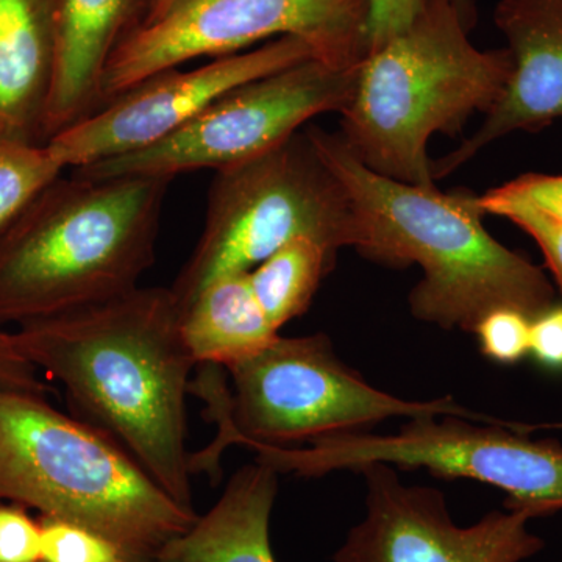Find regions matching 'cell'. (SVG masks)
<instances>
[{
    "instance_id": "cell-24",
    "label": "cell",
    "mask_w": 562,
    "mask_h": 562,
    "mask_svg": "<svg viewBox=\"0 0 562 562\" xmlns=\"http://www.w3.org/2000/svg\"><path fill=\"white\" fill-rule=\"evenodd\" d=\"M368 54L412 27L427 0H366ZM366 54V55H368Z\"/></svg>"
},
{
    "instance_id": "cell-5",
    "label": "cell",
    "mask_w": 562,
    "mask_h": 562,
    "mask_svg": "<svg viewBox=\"0 0 562 562\" xmlns=\"http://www.w3.org/2000/svg\"><path fill=\"white\" fill-rule=\"evenodd\" d=\"M0 502L101 532L144 562L199 514L169 497L131 454L47 397L0 391Z\"/></svg>"
},
{
    "instance_id": "cell-9",
    "label": "cell",
    "mask_w": 562,
    "mask_h": 562,
    "mask_svg": "<svg viewBox=\"0 0 562 562\" xmlns=\"http://www.w3.org/2000/svg\"><path fill=\"white\" fill-rule=\"evenodd\" d=\"M366 0H179L117 47L103 77L105 105L140 81L202 57H227L297 36L317 58L350 69L368 54Z\"/></svg>"
},
{
    "instance_id": "cell-7",
    "label": "cell",
    "mask_w": 562,
    "mask_h": 562,
    "mask_svg": "<svg viewBox=\"0 0 562 562\" xmlns=\"http://www.w3.org/2000/svg\"><path fill=\"white\" fill-rule=\"evenodd\" d=\"M357 247L349 194L305 128L249 160L216 171L201 239L173 281L180 312L211 281L247 273L292 239Z\"/></svg>"
},
{
    "instance_id": "cell-17",
    "label": "cell",
    "mask_w": 562,
    "mask_h": 562,
    "mask_svg": "<svg viewBox=\"0 0 562 562\" xmlns=\"http://www.w3.org/2000/svg\"><path fill=\"white\" fill-rule=\"evenodd\" d=\"M180 328L195 366L228 368L279 336L255 299L247 273L211 281L180 312Z\"/></svg>"
},
{
    "instance_id": "cell-26",
    "label": "cell",
    "mask_w": 562,
    "mask_h": 562,
    "mask_svg": "<svg viewBox=\"0 0 562 562\" xmlns=\"http://www.w3.org/2000/svg\"><path fill=\"white\" fill-rule=\"evenodd\" d=\"M497 190L512 198L522 199L562 221V176L524 173Z\"/></svg>"
},
{
    "instance_id": "cell-3",
    "label": "cell",
    "mask_w": 562,
    "mask_h": 562,
    "mask_svg": "<svg viewBox=\"0 0 562 562\" xmlns=\"http://www.w3.org/2000/svg\"><path fill=\"white\" fill-rule=\"evenodd\" d=\"M172 179L58 177L0 238V327L113 301L154 265Z\"/></svg>"
},
{
    "instance_id": "cell-20",
    "label": "cell",
    "mask_w": 562,
    "mask_h": 562,
    "mask_svg": "<svg viewBox=\"0 0 562 562\" xmlns=\"http://www.w3.org/2000/svg\"><path fill=\"white\" fill-rule=\"evenodd\" d=\"M480 205L484 214L505 217L535 239L562 291V221L522 199L503 194L497 188L480 195Z\"/></svg>"
},
{
    "instance_id": "cell-10",
    "label": "cell",
    "mask_w": 562,
    "mask_h": 562,
    "mask_svg": "<svg viewBox=\"0 0 562 562\" xmlns=\"http://www.w3.org/2000/svg\"><path fill=\"white\" fill-rule=\"evenodd\" d=\"M358 68L306 60L225 92L195 120L124 157L72 169L88 179L165 177L238 165L301 132L324 113H342L357 87Z\"/></svg>"
},
{
    "instance_id": "cell-19",
    "label": "cell",
    "mask_w": 562,
    "mask_h": 562,
    "mask_svg": "<svg viewBox=\"0 0 562 562\" xmlns=\"http://www.w3.org/2000/svg\"><path fill=\"white\" fill-rule=\"evenodd\" d=\"M65 171L47 144L0 138V238Z\"/></svg>"
},
{
    "instance_id": "cell-27",
    "label": "cell",
    "mask_w": 562,
    "mask_h": 562,
    "mask_svg": "<svg viewBox=\"0 0 562 562\" xmlns=\"http://www.w3.org/2000/svg\"><path fill=\"white\" fill-rule=\"evenodd\" d=\"M530 351L550 369H562V305H552L531 319Z\"/></svg>"
},
{
    "instance_id": "cell-6",
    "label": "cell",
    "mask_w": 562,
    "mask_h": 562,
    "mask_svg": "<svg viewBox=\"0 0 562 562\" xmlns=\"http://www.w3.org/2000/svg\"><path fill=\"white\" fill-rule=\"evenodd\" d=\"M190 394L205 402L216 438L190 454L191 473L217 476L222 453L254 443L292 447L327 436L362 432L391 417L457 416L492 424L452 397L409 402L366 383L333 350L327 335L276 339L258 353L228 366H199Z\"/></svg>"
},
{
    "instance_id": "cell-28",
    "label": "cell",
    "mask_w": 562,
    "mask_h": 562,
    "mask_svg": "<svg viewBox=\"0 0 562 562\" xmlns=\"http://www.w3.org/2000/svg\"><path fill=\"white\" fill-rule=\"evenodd\" d=\"M450 2L453 3L454 9L460 11L465 27H468L469 31H472V27L476 22L475 0H450Z\"/></svg>"
},
{
    "instance_id": "cell-30",
    "label": "cell",
    "mask_w": 562,
    "mask_h": 562,
    "mask_svg": "<svg viewBox=\"0 0 562 562\" xmlns=\"http://www.w3.org/2000/svg\"><path fill=\"white\" fill-rule=\"evenodd\" d=\"M562 428V425H543L542 428Z\"/></svg>"
},
{
    "instance_id": "cell-22",
    "label": "cell",
    "mask_w": 562,
    "mask_h": 562,
    "mask_svg": "<svg viewBox=\"0 0 562 562\" xmlns=\"http://www.w3.org/2000/svg\"><path fill=\"white\" fill-rule=\"evenodd\" d=\"M480 347L492 361L513 364L530 351L531 319L517 310H495L476 327Z\"/></svg>"
},
{
    "instance_id": "cell-11",
    "label": "cell",
    "mask_w": 562,
    "mask_h": 562,
    "mask_svg": "<svg viewBox=\"0 0 562 562\" xmlns=\"http://www.w3.org/2000/svg\"><path fill=\"white\" fill-rule=\"evenodd\" d=\"M313 58L319 60L312 44L283 36L201 68L166 70L117 95L47 146L66 171L124 157L181 131L233 88Z\"/></svg>"
},
{
    "instance_id": "cell-1",
    "label": "cell",
    "mask_w": 562,
    "mask_h": 562,
    "mask_svg": "<svg viewBox=\"0 0 562 562\" xmlns=\"http://www.w3.org/2000/svg\"><path fill=\"white\" fill-rule=\"evenodd\" d=\"M18 350L65 387L85 422L109 435L169 497L192 508L187 397L194 358L171 288L16 327Z\"/></svg>"
},
{
    "instance_id": "cell-8",
    "label": "cell",
    "mask_w": 562,
    "mask_h": 562,
    "mask_svg": "<svg viewBox=\"0 0 562 562\" xmlns=\"http://www.w3.org/2000/svg\"><path fill=\"white\" fill-rule=\"evenodd\" d=\"M247 449L279 475L313 479L383 462L490 484L508 494L506 508L528 513L532 519L562 509L561 443L531 441L524 432L505 430L498 420L479 425L464 417L425 416L409 419L395 435L346 432L302 447L254 443Z\"/></svg>"
},
{
    "instance_id": "cell-18",
    "label": "cell",
    "mask_w": 562,
    "mask_h": 562,
    "mask_svg": "<svg viewBox=\"0 0 562 562\" xmlns=\"http://www.w3.org/2000/svg\"><path fill=\"white\" fill-rule=\"evenodd\" d=\"M335 257L324 243L301 236L247 272L251 292L277 331L308 310Z\"/></svg>"
},
{
    "instance_id": "cell-14",
    "label": "cell",
    "mask_w": 562,
    "mask_h": 562,
    "mask_svg": "<svg viewBox=\"0 0 562 562\" xmlns=\"http://www.w3.org/2000/svg\"><path fill=\"white\" fill-rule=\"evenodd\" d=\"M150 3L151 0H58L47 143L105 106L106 66L125 38L146 21Z\"/></svg>"
},
{
    "instance_id": "cell-21",
    "label": "cell",
    "mask_w": 562,
    "mask_h": 562,
    "mask_svg": "<svg viewBox=\"0 0 562 562\" xmlns=\"http://www.w3.org/2000/svg\"><path fill=\"white\" fill-rule=\"evenodd\" d=\"M40 524L41 562H131L124 550L101 532L55 517L41 516Z\"/></svg>"
},
{
    "instance_id": "cell-13",
    "label": "cell",
    "mask_w": 562,
    "mask_h": 562,
    "mask_svg": "<svg viewBox=\"0 0 562 562\" xmlns=\"http://www.w3.org/2000/svg\"><path fill=\"white\" fill-rule=\"evenodd\" d=\"M513 55V74L482 127L431 161L432 179L450 176L494 140L538 132L562 117V0H501L495 10Z\"/></svg>"
},
{
    "instance_id": "cell-29",
    "label": "cell",
    "mask_w": 562,
    "mask_h": 562,
    "mask_svg": "<svg viewBox=\"0 0 562 562\" xmlns=\"http://www.w3.org/2000/svg\"><path fill=\"white\" fill-rule=\"evenodd\" d=\"M179 2V0H151L149 13H147L146 21L143 24H147V22L157 21L158 18H161L162 14L166 13L173 3ZM140 24V25H143Z\"/></svg>"
},
{
    "instance_id": "cell-15",
    "label": "cell",
    "mask_w": 562,
    "mask_h": 562,
    "mask_svg": "<svg viewBox=\"0 0 562 562\" xmlns=\"http://www.w3.org/2000/svg\"><path fill=\"white\" fill-rule=\"evenodd\" d=\"M58 0H0V138L46 146Z\"/></svg>"
},
{
    "instance_id": "cell-25",
    "label": "cell",
    "mask_w": 562,
    "mask_h": 562,
    "mask_svg": "<svg viewBox=\"0 0 562 562\" xmlns=\"http://www.w3.org/2000/svg\"><path fill=\"white\" fill-rule=\"evenodd\" d=\"M43 373L18 350L13 333L0 327V391L47 397L50 390Z\"/></svg>"
},
{
    "instance_id": "cell-12",
    "label": "cell",
    "mask_w": 562,
    "mask_h": 562,
    "mask_svg": "<svg viewBox=\"0 0 562 562\" xmlns=\"http://www.w3.org/2000/svg\"><path fill=\"white\" fill-rule=\"evenodd\" d=\"M358 472L368 486L366 517L335 562H520L543 549L542 539L528 531V513L506 508L458 527L442 492L409 486L383 462Z\"/></svg>"
},
{
    "instance_id": "cell-16",
    "label": "cell",
    "mask_w": 562,
    "mask_h": 562,
    "mask_svg": "<svg viewBox=\"0 0 562 562\" xmlns=\"http://www.w3.org/2000/svg\"><path fill=\"white\" fill-rule=\"evenodd\" d=\"M277 491L273 469L261 462L244 465L209 513L144 562H276L269 522Z\"/></svg>"
},
{
    "instance_id": "cell-4",
    "label": "cell",
    "mask_w": 562,
    "mask_h": 562,
    "mask_svg": "<svg viewBox=\"0 0 562 562\" xmlns=\"http://www.w3.org/2000/svg\"><path fill=\"white\" fill-rule=\"evenodd\" d=\"M469 32L450 0H427L412 27L362 58L339 132L362 165L435 184L428 140L490 113L513 74L512 52L480 50Z\"/></svg>"
},
{
    "instance_id": "cell-2",
    "label": "cell",
    "mask_w": 562,
    "mask_h": 562,
    "mask_svg": "<svg viewBox=\"0 0 562 562\" xmlns=\"http://www.w3.org/2000/svg\"><path fill=\"white\" fill-rule=\"evenodd\" d=\"M305 132L349 194L355 249L387 266H420L424 277L409 294L414 317L475 333L495 310L535 319L554 305L557 291L542 269L484 228L480 195L387 179L362 165L341 133L316 125Z\"/></svg>"
},
{
    "instance_id": "cell-23",
    "label": "cell",
    "mask_w": 562,
    "mask_h": 562,
    "mask_svg": "<svg viewBox=\"0 0 562 562\" xmlns=\"http://www.w3.org/2000/svg\"><path fill=\"white\" fill-rule=\"evenodd\" d=\"M40 520L18 503L0 502V562H41Z\"/></svg>"
}]
</instances>
